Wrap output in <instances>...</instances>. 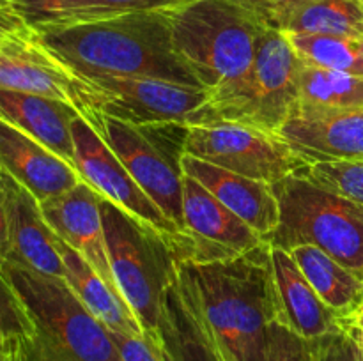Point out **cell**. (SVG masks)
I'll return each instance as SVG.
<instances>
[{
	"label": "cell",
	"mask_w": 363,
	"mask_h": 361,
	"mask_svg": "<svg viewBox=\"0 0 363 361\" xmlns=\"http://www.w3.org/2000/svg\"><path fill=\"white\" fill-rule=\"evenodd\" d=\"M186 127L183 124L137 126L116 117H101V137L179 234L184 230L183 158L186 154Z\"/></svg>",
	"instance_id": "7"
},
{
	"label": "cell",
	"mask_w": 363,
	"mask_h": 361,
	"mask_svg": "<svg viewBox=\"0 0 363 361\" xmlns=\"http://www.w3.org/2000/svg\"><path fill=\"white\" fill-rule=\"evenodd\" d=\"M298 105L319 110L363 108V76L311 66L301 60Z\"/></svg>",
	"instance_id": "25"
},
{
	"label": "cell",
	"mask_w": 363,
	"mask_h": 361,
	"mask_svg": "<svg viewBox=\"0 0 363 361\" xmlns=\"http://www.w3.org/2000/svg\"><path fill=\"white\" fill-rule=\"evenodd\" d=\"M77 117L80 112L60 99L0 88V120L30 134L71 165H74L73 122Z\"/></svg>",
	"instance_id": "21"
},
{
	"label": "cell",
	"mask_w": 363,
	"mask_h": 361,
	"mask_svg": "<svg viewBox=\"0 0 363 361\" xmlns=\"http://www.w3.org/2000/svg\"><path fill=\"white\" fill-rule=\"evenodd\" d=\"M89 106L98 115L116 117L137 126L215 122L209 88L156 78L84 76Z\"/></svg>",
	"instance_id": "9"
},
{
	"label": "cell",
	"mask_w": 363,
	"mask_h": 361,
	"mask_svg": "<svg viewBox=\"0 0 363 361\" xmlns=\"http://www.w3.org/2000/svg\"><path fill=\"white\" fill-rule=\"evenodd\" d=\"M303 173L325 190L363 205V159L318 161L303 168Z\"/></svg>",
	"instance_id": "28"
},
{
	"label": "cell",
	"mask_w": 363,
	"mask_h": 361,
	"mask_svg": "<svg viewBox=\"0 0 363 361\" xmlns=\"http://www.w3.org/2000/svg\"><path fill=\"white\" fill-rule=\"evenodd\" d=\"M184 149L194 158L269 184L308 166L279 134L234 120L188 126Z\"/></svg>",
	"instance_id": "11"
},
{
	"label": "cell",
	"mask_w": 363,
	"mask_h": 361,
	"mask_svg": "<svg viewBox=\"0 0 363 361\" xmlns=\"http://www.w3.org/2000/svg\"><path fill=\"white\" fill-rule=\"evenodd\" d=\"M35 30L57 57L84 76L156 78L204 87L177 53L169 11Z\"/></svg>",
	"instance_id": "1"
},
{
	"label": "cell",
	"mask_w": 363,
	"mask_h": 361,
	"mask_svg": "<svg viewBox=\"0 0 363 361\" xmlns=\"http://www.w3.org/2000/svg\"><path fill=\"white\" fill-rule=\"evenodd\" d=\"M280 30L363 41V0H307L287 18Z\"/></svg>",
	"instance_id": "24"
},
{
	"label": "cell",
	"mask_w": 363,
	"mask_h": 361,
	"mask_svg": "<svg viewBox=\"0 0 363 361\" xmlns=\"http://www.w3.org/2000/svg\"><path fill=\"white\" fill-rule=\"evenodd\" d=\"M183 214V234L170 236L179 264L236 258L266 243L248 223L190 176H184Z\"/></svg>",
	"instance_id": "12"
},
{
	"label": "cell",
	"mask_w": 363,
	"mask_h": 361,
	"mask_svg": "<svg viewBox=\"0 0 363 361\" xmlns=\"http://www.w3.org/2000/svg\"><path fill=\"white\" fill-rule=\"evenodd\" d=\"M266 361H319L318 340L305 338L275 321L269 328Z\"/></svg>",
	"instance_id": "29"
},
{
	"label": "cell",
	"mask_w": 363,
	"mask_h": 361,
	"mask_svg": "<svg viewBox=\"0 0 363 361\" xmlns=\"http://www.w3.org/2000/svg\"><path fill=\"white\" fill-rule=\"evenodd\" d=\"M0 168L11 173L41 204L82 183L77 166L6 120H0Z\"/></svg>",
	"instance_id": "18"
},
{
	"label": "cell",
	"mask_w": 363,
	"mask_h": 361,
	"mask_svg": "<svg viewBox=\"0 0 363 361\" xmlns=\"http://www.w3.org/2000/svg\"><path fill=\"white\" fill-rule=\"evenodd\" d=\"M170 361H223L220 343L199 304L186 268L165 294L158 333Z\"/></svg>",
	"instance_id": "16"
},
{
	"label": "cell",
	"mask_w": 363,
	"mask_h": 361,
	"mask_svg": "<svg viewBox=\"0 0 363 361\" xmlns=\"http://www.w3.org/2000/svg\"><path fill=\"white\" fill-rule=\"evenodd\" d=\"M2 361H27L23 340L18 336L2 338Z\"/></svg>",
	"instance_id": "35"
},
{
	"label": "cell",
	"mask_w": 363,
	"mask_h": 361,
	"mask_svg": "<svg viewBox=\"0 0 363 361\" xmlns=\"http://www.w3.org/2000/svg\"><path fill=\"white\" fill-rule=\"evenodd\" d=\"M169 16L177 53L213 94L247 76L268 28L240 0H190Z\"/></svg>",
	"instance_id": "4"
},
{
	"label": "cell",
	"mask_w": 363,
	"mask_h": 361,
	"mask_svg": "<svg viewBox=\"0 0 363 361\" xmlns=\"http://www.w3.org/2000/svg\"><path fill=\"white\" fill-rule=\"evenodd\" d=\"M85 2L87 0H2V11L14 14L30 27L39 28Z\"/></svg>",
	"instance_id": "30"
},
{
	"label": "cell",
	"mask_w": 363,
	"mask_h": 361,
	"mask_svg": "<svg viewBox=\"0 0 363 361\" xmlns=\"http://www.w3.org/2000/svg\"><path fill=\"white\" fill-rule=\"evenodd\" d=\"M0 278L11 283L27 308V361H123L110 329L85 308L66 278L6 262Z\"/></svg>",
	"instance_id": "3"
},
{
	"label": "cell",
	"mask_w": 363,
	"mask_h": 361,
	"mask_svg": "<svg viewBox=\"0 0 363 361\" xmlns=\"http://www.w3.org/2000/svg\"><path fill=\"white\" fill-rule=\"evenodd\" d=\"M186 268L199 304L218 342L240 361H266L269 328L279 321L272 246Z\"/></svg>",
	"instance_id": "2"
},
{
	"label": "cell",
	"mask_w": 363,
	"mask_h": 361,
	"mask_svg": "<svg viewBox=\"0 0 363 361\" xmlns=\"http://www.w3.org/2000/svg\"><path fill=\"white\" fill-rule=\"evenodd\" d=\"M318 296L344 321H351L363 306V273L347 268L312 244L289 251Z\"/></svg>",
	"instance_id": "23"
},
{
	"label": "cell",
	"mask_w": 363,
	"mask_h": 361,
	"mask_svg": "<svg viewBox=\"0 0 363 361\" xmlns=\"http://www.w3.org/2000/svg\"><path fill=\"white\" fill-rule=\"evenodd\" d=\"M106 253L117 290L145 333H158L163 299L177 280L176 248L169 234L101 197Z\"/></svg>",
	"instance_id": "5"
},
{
	"label": "cell",
	"mask_w": 363,
	"mask_h": 361,
	"mask_svg": "<svg viewBox=\"0 0 363 361\" xmlns=\"http://www.w3.org/2000/svg\"><path fill=\"white\" fill-rule=\"evenodd\" d=\"M186 2H190V0H87V2L82 4L80 7L62 14V16L57 18L52 23L45 25V27L87 23V21L106 20V18H116L123 16V14L133 13L170 11L183 6V4Z\"/></svg>",
	"instance_id": "27"
},
{
	"label": "cell",
	"mask_w": 363,
	"mask_h": 361,
	"mask_svg": "<svg viewBox=\"0 0 363 361\" xmlns=\"http://www.w3.org/2000/svg\"><path fill=\"white\" fill-rule=\"evenodd\" d=\"M279 137L308 165L363 159V108L319 110L298 105Z\"/></svg>",
	"instance_id": "15"
},
{
	"label": "cell",
	"mask_w": 363,
	"mask_h": 361,
	"mask_svg": "<svg viewBox=\"0 0 363 361\" xmlns=\"http://www.w3.org/2000/svg\"><path fill=\"white\" fill-rule=\"evenodd\" d=\"M272 260L279 297L277 322L308 340L321 338L344 324V319L318 296L289 251L272 246Z\"/></svg>",
	"instance_id": "20"
},
{
	"label": "cell",
	"mask_w": 363,
	"mask_h": 361,
	"mask_svg": "<svg viewBox=\"0 0 363 361\" xmlns=\"http://www.w3.org/2000/svg\"><path fill=\"white\" fill-rule=\"evenodd\" d=\"M73 138L74 166L84 183L98 191L103 198L113 202L162 232L169 236L179 234L162 209L138 186L101 133L82 115L73 122Z\"/></svg>",
	"instance_id": "14"
},
{
	"label": "cell",
	"mask_w": 363,
	"mask_h": 361,
	"mask_svg": "<svg viewBox=\"0 0 363 361\" xmlns=\"http://www.w3.org/2000/svg\"><path fill=\"white\" fill-rule=\"evenodd\" d=\"M110 333L123 361H170L162 340L155 333H144V335Z\"/></svg>",
	"instance_id": "32"
},
{
	"label": "cell",
	"mask_w": 363,
	"mask_h": 361,
	"mask_svg": "<svg viewBox=\"0 0 363 361\" xmlns=\"http://www.w3.org/2000/svg\"><path fill=\"white\" fill-rule=\"evenodd\" d=\"M273 191L280 222L269 246L291 251L312 244L363 273V205L325 190L303 170L273 184Z\"/></svg>",
	"instance_id": "6"
},
{
	"label": "cell",
	"mask_w": 363,
	"mask_h": 361,
	"mask_svg": "<svg viewBox=\"0 0 363 361\" xmlns=\"http://www.w3.org/2000/svg\"><path fill=\"white\" fill-rule=\"evenodd\" d=\"M57 248L64 260L66 282L89 311L110 331L144 335L140 321L124 297L101 278L98 271L74 248L57 236Z\"/></svg>",
	"instance_id": "22"
},
{
	"label": "cell",
	"mask_w": 363,
	"mask_h": 361,
	"mask_svg": "<svg viewBox=\"0 0 363 361\" xmlns=\"http://www.w3.org/2000/svg\"><path fill=\"white\" fill-rule=\"evenodd\" d=\"M254 14H257L268 27L282 28L287 18L307 0H240Z\"/></svg>",
	"instance_id": "34"
},
{
	"label": "cell",
	"mask_w": 363,
	"mask_h": 361,
	"mask_svg": "<svg viewBox=\"0 0 363 361\" xmlns=\"http://www.w3.org/2000/svg\"><path fill=\"white\" fill-rule=\"evenodd\" d=\"M319 361H363L360 329L351 321H344L337 331L318 338Z\"/></svg>",
	"instance_id": "31"
},
{
	"label": "cell",
	"mask_w": 363,
	"mask_h": 361,
	"mask_svg": "<svg viewBox=\"0 0 363 361\" xmlns=\"http://www.w3.org/2000/svg\"><path fill=\"white\" fill-rule=\"evenodd\" d=\"M303 62L325 69L363 76V41L323 34H293L286 32Z\"/></svg>",
	"instance_id": "26"
},
{
	"label": "cell",
	"mask_w": 363,
	"mask_h": 361,
	"mask_svg": "<svg viewBox=\"0 0 363 361\" xmlns=\"http://www.w3.org/2000/svg\"><path fill=\"white\" fill-rule=\"evenodd\" d=\"M183 170L184 176L199 180L264 241H268V237L277 230L280 222V207L273 184L220 168L190 154H184Z\"/></svg>",
	"instance_id": "19"
},
{
	"label": "cell",
	"mask_w": 363,
	"mask_h": 361,
	"mask_svg": "<svg viewBox=\"0 0 363 361\" xmlns=\"http://www.w3.org/2000/svg\"><path fill=\"white\" fill-rule=\"evenodd\" d=\"M360 329V328H358ZM360 340H362V349H363V329H360Z\"/></svg>",
	"instance_id": "37"
},
{
	"label": "cell",
	"mask_w": 363,
	"mask_h": 361,
	"mask_svg": "<svg viewBox=\"0 0 363 361\" xmlns=\"http://www.w3.org/2000/svg\"><path fill=\"white\" fill-rule=\"evenodd\" d=\"M2 282V303H0V335L2 338L7 336H18L21 340H27L30 333V321H28L27 308L23 301L16 294V290L11 287L7 280L0 278Z\"/></svg>",
	"instance_id": "33"
},
{
	"label": "cell",
	"mask_w": 363,
	"mask_h": 361,
	"mask_svg": "<svg viewBox=\"0 0 363 361\" xmlns=\"http://www.w3.org/2000/svg\"><path fill=\"white\" fill-rule=\"evenodd\" d=\"M216 340H218V338H216ZM218 343H220V342H218ZM220 353H222V357H223V361H240V360H238L236 356H234V354H230L229 350H227L225 347L222 345V343H220Z\"/></svg>",
	"instance_id": "36"
},
{
	"label": "cell",
	"mask_w": 363,
	"mask_h": 361,
	"mask_svg": "<svg viewBox=\"0 0 363 361\" xmlns=\"http://www.w3.org/2000/svg\"><path fill=\"white\" fill-rule=\"evenodd\" d=\"M41 205L53 232L74 248L101 275V278L117 290L106 253L101 195L82 180L71 191L43 202Z\"/></svg>",
	"instance_id": "17"
},
{
	"label": "cell",
	"mask_w": 363,
	"mask_h": 361,
	"mask_svg": "<svg viewBox=\"0 0 363 361\" xmlns=\"http://www.w3.org/2000/svg\"><path fill=\"white\" fill-rule=\"evenodd\" d=\"M0 241L6 264L57 278L66 275L57 234L46 222L41 202L6 170L0 180Z\"/></svg>",
	"instance_id": "13"
},
{
	"label": "cell",
	"mask_w": 363,
	"mask_h": 361,
	"mask_svg": "<svg viewBox=\"0 0 363 361\" xmlns=\"http://www.w3.org/2000/svg\"><path fill=\"white\" fill-rule=\"evenodd\" d=\"M0 88L66 101L101 133V117L89 106L80 74L43 42L35 28L2 11Z\"/></svg>",
	"instance_id": "10"
},
{
	"label": "cell",
	"mask_w": 363,
	"mask_h": 361,
	"mask_svg": "<svg viewBox=\"0 0 363 361\" xmlns=\"http://www.w3.org/2000/svg\"><path fill=\"white\" fill-rule=\"evenodd\" d=\"M301 59L286 32L268 27L247 76L220 94H213L218 120L250 124L279 134L298 106V71Z\"/></svg>",
	"instance_id": "8"
}]
</instances>
